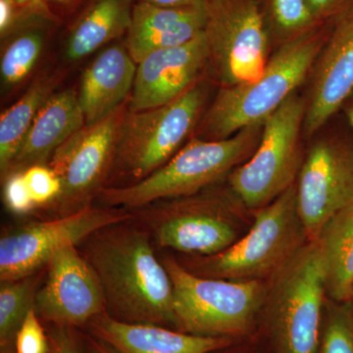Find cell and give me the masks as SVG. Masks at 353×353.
I'll use <instances>...</instances> for the list:
<instances>
[{
    "instance_id": "12",
    "label": "cell",
    "mask_w": 353,
    "mask_h": 353,
    "mask_svg": "<svg viewBox=\"0 0 353 353\" xmlns=\"http://www.w3.org/2000/svg\"><path fill=\"white\" fill-rule=\"evenodd\" d=\"M187 197L164 199L132 210L134 219L158 245L188 254L212 256L236 243V228L218 203Z\"/></svg>"
},
{
    "instance_id": "21",
    "label": "cell",
    "mask_w": 353,
    "mask_h": 353,
    "mask_svg": "<svg viewBox=\"0 0 353 353\" xmlns=\"http://www.w3.org/2000/svg\"><path fill=\"white\" fill-rule=\"evenodd\" d=\"M57 23L46 4L21 6L17 22L1 38L2 94L17 90L32 75Z\"/></svg>"
},
{
    "instance_id": "20",
    "label": "cell",
    "mask_w": 353,
    "mask_h": 353,
    "mask_svg": "<svg viewBox=\"0 0 353 353\" xmlns=\"http://www.w3.org/2000/svg\"><path fill=\"white\" fill-rule=\"evenodd\" d=\"M85 125L78 92L71 88L55 92L39 111L7 176L36 165H48L57 148Z\"/></svg>"
},
{
    "instance_id": "35",
    "label": "cell",
    "mask_w": 353,
    "mask_h": 353,
    "mask_svg": "<svg viewBox=\"0 0 353 353\" xmlns=\"http://www.w3.org/2000/svg\"><path fill=\"white\" fill-rule=\"evenodd\" d=\"M85 353H118L112 347H109L103 341L94 340L88 341Z\"/></svg>"
},
{
    "instance_id": "6",
    "label": "cell",
    "mask_w": 353,
    "mask_h": 353,
    "mask_svg": "<svg viewBox=\"0 0 353 353\" xmlns=\"http://www.w3.org/2000/svg\"><path fill=\"white\" fill-rule=\"evenodd\" d=\"M326 294L319 246L315 241H308L274 275L267 292L279 353H317Z\"/></svg>"
},
{
    "instance_id": "24",
    "label": "cell",
    "mask_w": 353,
    "mask_h": 353,
    "mask_svg": "<svg viewBox=\"0 0 353 353\" xmlns=\"http://www.w3.org/2000/svg\"><path fill=\"white\" fill-rule=\"evenodd\" d=\"M61 76L46 73L31 83L25 94L0 118V175L1 180L8 174L26 134L36 119L39 111L51 95L57 92Z\"/></svg>"
},
{
    "instance_id": "33",
    "label": "cell",
    "mask_w": 353,
    "mask_h": 353,
    "mask_svg": "<svg viewBox=\"0 0 353 353\" xmlns=\"http://www.w3.org/2000/svg\"><path fill=\"white\" fill-rule=\"evenodd\" d=\"M69 330L59 327L53 334L51 353H80L76 339L70 333Z\"/></svg>"
},
{
    "instance_id": "36",
    "label": "cell",
    "mask_w": 353,
    "mask_h": 353,
    "mask_svg": "<svg viewBox=\"0 0 353 353\" xmlns=\"http://www.w3.org/2000/svg\"><path fill=\"white\" fill-rule=\"evenodd\" d=\"M15 3L19 4V6H26V4L30 3H52V4H60V6H69V4L74 3L77 0H13Z\"/></svg>"
},
{
    "instance_id": "32",
    "label": "cell",
    "mask_w": 353,
    "mask_h": 353,
    "mask_svg": "<svg viewBox=\"0 0 353 353\" xmlns=\"http://www.w3.org/2000/svg\"><path fill=\"white\" fill-rule=\"evenodd\" d=\"M21 6L13 0H0V36H4L12 29L17 22Z\"/></svg>"
},
{
    "instance_id": "22",
    "label": "cell",
    "mask_w": 353,
    "mask_h": 353,
    "mask_svg": "<svg viewBox=\"0 0 353 353\" xmlns=\"http://www.w3.org/2000/svg\"><path fill=\"white\" fill-rule=\"evenodd\" d=\"M132 0H92L69 32L65 55L77 62L127 34Z\"/></svg>"
},
{
    "instance_id": "39",
    "label": "cell",
    "mask_w": 353,
    "mask_h": 353,
    "mask_svg": "<svg viewBox=\"0 0 353 353\" xmlns=\"http://www.w3.org/2000/svg\"></svg>"
},
{
    "instance_id": "7",
    "label": "cell",
    "mask_w": 353,
    "mask_h": 353,
    "mask_svg": "<svg viewBox=\"0 0 353 353\" xmlns=\"http://www.w3.org/2000/svg\"><path fill=\"white\" fill-rule=\"evenodd\" d=\"M296 205V183L268 205L259 209L252 229L224 252L208 256L203 277L260 280L276 273L306 243Z\"/></svg>"
},
{
    "instance_id": "37",
    "label": "cell",
    "mask_w": 353,
    "mask_h": 353,
    "mask_svg": "<svg viewBox=\"0 0 353 353\" xmlns=\"http://www.w3.org/2000/svg\"><path fill=\"white\" fill-rule=\"evenodd\" d=\"M347 112L348 121H350V126H352L353 130V102L352 104H350V106H348Z\"/></svg>"
},
{
    "instance_id": "9",
    "label": "cell",
    "mask_w": 353,
    "mask_h": 353,
    "mask_svg": "<svg viewBox=\"0 0 353 353\" xmlns=\"http://www.w3.org/2000/svg\"><path fill=\"white\" fill-rule=\"evenodd\" d=\"M205 9L208 64L218 82L231 87L259 78L271 36L261 0H209Z\"/></svg>"
},
{
    "instance_id": "18",
    "label": "cell",
    "mask_w": 353,
    "mask_h": 353,
    "mask_svg": "<svg viewBox=\"0 0 353 353\" xmlns=\"http://www.w3.org/2000/svg\"><path fill=\"white\" fill-rule=\"evenodd\" d=\"M90 333L118 353H212L228 347L229 338L196 336L153 324L127 323L108 313L88 323Z\"/></svg>"
},
{
    "instance_id": "8",
    "label": "cell",
    "mask_w": 353,
    "mask_h": 353,
    "mask_svg": "<svg viewBox=\"0 0 353 353\" xmlns=\"http://www.w3.org/2000/svg\"><path fill=\"white\" fill-rule=\"evenodd\" d=\"M307 103L290 95L263 122L256 150L232 171L230 185L246 208L260 209L296 183L301 168L299 137Z\"/></svg>"
},
{
    "instance_id": "23",
    "label": "cell",
    "mask_w": 353,
    "mask_h": 353,
    "mask_svg": "<svg viewBox=\"0 0 353 353\" xmlns=\"http://www.w3.org/2000/svg\"><path fill=\"white\" fill-rule=\"evenodd\" d=\"M315 241L324 264L327 294L336 303H352L353 205L334 216Z\"/></svg>"
},
{
    "instance_id": "17",
    "label": "cell",
    "mask_w": 353,
    "mask_h": 353,
    "mask_svg": "<svg viewBox=\"0 0 353 353\" xmlns=\"http://www.w3.org/2000/svg\"><path fill=\"white\" fill-rule=\"evenodd\" d=\"M205 6H160L143 1L134 4L125 44L134 63L154 51L182 46L199 36L205 26Z\"/></svg>"
},
{
    "instance_id": "38",
    "label": "cell",
    "mask_w": 353,
    "mask_h": 353,
    "mask_svg": "<svg viewBox=\"0 0 353 353\" xmlns=\"http://www.w3.org/2000/svg\"><path fill=\"white\" fill-rule=\"evenodd\" d=\"M352 303H353V285H352Z\"/></svg>"
},
{
    "instance_id": "16",
    "label": "cell",
    "mask_w": 353,
    "mask_h": 353,
    "mask_svg": "<svg viewBox=\"0 0 353 353\" xmlns=\"http://www.w3.org/2000/svg\"><path fill=\"white\" fill-rule=\"evenodd\" d=\"M306 109L307 134L321 129L353 92V6L334 20L323 46Z\"/></svg>"
},
{
    "instance_id": "27",
    "label": "cell",
    "mask_w": 353,
    "mask_h": 353,
    "mask_svg": "<svg viewBox=\"0 0 353 353\" xmlns=\"http://www.w3.org/2000/svg\"><path fill=\"white\" fill-rule=\"evenodd\" d=\"M319 353H353V303H328L323 322Z\"/></svg>"
},
{
    "instance_id": "3",
    "label": "cell",
    "mask_w": 353,
    "mask_h": 353,
    "mask_svg": "<svg viewBox=\"0 0 353 353\" xmlns=\"http://www.w3.org/2000/svg\"><path fill=\"white\" fill-rule=\"evenodd\" d=\"M262 124L221 141L190 139L163 166L134 185L105 188L99 199L109 208L132 211L164 199L192 196L248 159L259 145Z\"/></svg>"
},
{
    "instance_id": "5",
    "label": "cell",
    "mask_w": 353,
    "mask_h": 353,
    "mask_svg": "<svg viewBox=\"0 0 353 353\" xmlns=\"http://www.w3.org/2000/svg\"><path fill=\"white\" fill-rule=\"evenodd\" d=\"M204 99L203 90L196 85L165 105L139 111L128 108L106 188L134 185L166 164L199 125Z\"/></svg>"
},
{
    "instance_id": "29",
    "label": "cell",
    "mask_w": 353,
    "mask_h": 353,
    "mask_svg": "<svg viewBox=\"0 0 353 353\" xmlns=\"http://www.w3.org/2000/svg\"><path fill=\"white\" fill-rule=\"evenodd\" d=\"M16 353H48V339L34 307L30 310L16 336Z\"/></svg>"
},
{
    "instance_id": "14",
    "label": "cell",
    "mask_w": 353,
    "mask_h": 353,
    "mask_svg": "<svg viewBox=\"0 0 353 353\" xmlns=\"http://www.w3.org/2000/svg\"><path fill=\"white\" fill-rule=\"evenodd\" d=\"M46 275L34 301L37 314L46 321L73 328L106 313L99 278L76 245L55 253L46 266Z\"/></svg>"
},
{
    "instance_id": "11",
    "label": "cell",
    "mask_w": 353,
    "mask_h": 353,
    "mask_svg": "<svg viewBox=\"0 0 353 353\" xmlns=\"http://www.w3.org/2000/svg\"><path fill=\"white\" fill-rule=\"evenodd\" d=\"M121 208L92 205L55 219L32 223L0 239V281L18 280L43 270L53 255L70 245H80L102 228L132 219Z\"/></svg>"
},
{
    "instance_id": "30",
    "label": "cell",
    "mask_w": 353,
    "mask_h": 353,
    "mask_svg": "<svg viewBox=\"0 0 353 353\" xmlns=\"http://www.w3.org/2000/svg\"><path fill=\"white\" fill-rule=\"evenodd\" d=\"M2 182L6 208L14 214L24 215L37 208L26 183L24 172L10 174Z\"/></svg>"
},
{
    "instance_id": "15",
    "label": "cell",
    "mask_w": 353,
    "mask_h": 353,
    "mask_svg": "<svg viewBox=\"0 0 353 353\" xmlns=\"http://www.w3.org/2000/svg\"><path fill=\"white\" fill-rule=\"evenodd\" d=\"M208 64L203 32L182 46L154 51L137 64L130 110H145L175 101L197 85Z\"/></svg>"
},
{
    "instance_id": "10",
    "label": "cell",
    "mask_w": 353,
    "mask_h": 353,
    "mask_svg": "<svg viewBox=\"0 0 353 353\" xmlns=\"http://www.w3.org/2000/svg\"><path fill=\"white\" fill-rule=\"evenodd\" d=\"M128 108L129 101L101 122L85 125L53 153L48 165L62 185L61 194L50 206L57 217L92 205L105 189Z\"/></svg>"
},
{
    "instance_id": "34",
    "label": "cell",
    "mask_w": 353,
    "mask_h": 353,
    "mask_svg": "<svg viewBox=\"0 0 353 353\" xmlns=\"http://www.w3.org/2000/svg\"><path fill=\"white\" fill-rule=\"evenodd\" d=\"M139 1L148 2L160 6H190L197 4H205L209 0H139Z\"/></svg>"
},
{
    "instance_id": "2",
    "label": "cell",
    "mask_w": 353,
    "mask_h": 353,
    "mask_svg": "<svg viewBox=\"0 0 353 353\" xmlns=\"http://www.w3.org/2000/svg\"><path fill=\"white\" fill-rule=\"evenodd\" d=\"M325 25L285 41L259 78L222 87L197 125V138L221 141L245 128L262 124L296 94L307 76L326 43Z\"/></svg>"
},
{
    "instance_id": "25",
    "label": "cell",
    "mask_w": 353,
    "mask_h": 353,
    "mask_svg": "<svg viewBox=\"0 0 353 353\" xmlns=\"http://www.w3.org/2000/svg\"><path fill=\"white\" fill-rule=\"evenodd\" d=\"M46 272H37L18 280L1 282L0 285V347L10 352L25 318L34 307L37 292Z\"/></svg>"
},
{
    "instance_id": "31",
    "label": "cell",
    "mask_w": 353,
    "mask_h": 353,
    "mask_svg": "<svg viewBox=\"0 0 353 353\" xmlns=\"http://www.w3.org/2000/svg\"><path fill=\"white\" fill-rule=\"evenodd\" d=\"M309 10L317 24H326L336 20L341 14L353 6V0H306Z\"/></svg>"
},
{
    "instance_id": "28",
    "label": "cell",
    "mask_w": 353,
    "mask_h": 353,
    "mask_svg": "<svg viewBox=\"0 0 353 353\" xmlns=\"http://www.w3.org/2000/svg\"><path fill=\"white\" fill-rule=\"evenodd\" d=\"M24 176L37 208H50L61 194V181L48 165L30 167Z\"/></svg>"
},
{
    "instance_id": "1",
    "label": "cell",
    "mask_w": 353,
    "mask_h": 353,
    "mask_svg": "<svg viewBox=\"0 0 353 353\" xmlns=\"http://www.w3.org/2000/svg\"><path fill=\"white\" fill-rule=\"evenodd\" d=\"M81 245L101 283L108 315L176 328L171 278L145 227L132 218L102 228Z\"/></svg>"
},
{
    "instance_id": "19",
    "label": "cell",
    "mask_w": 353,
    "mask_h": 353,
    "mask_svg": "<svg viewBox=\"0 0 353 353\" xmlns=\"http://www.w3.org/2000/svg\"><path fill=\"white\" fill-rule=\"evenodd\" d=\"M136 73L126 44L109 46L94 58L83 72L78 92L85 125L101 122L129 101Z\"/></svg>"
},
{
    "instance_id": "26",
    "label": "cell",
    "mask_w": 353,
    "mask_h": 353,
    "mask_svg": "<svg viewBox=\"0 0 353 353\" xmlns=\"http://www.w3.org/2000/svg\"><path fill=\"white\" fill-rule=\"evenodd\" d=\"M269 31L285 41L319 25L306 0H261Z\"/></svg>"
},
{
    "instance_id": "4",
    "label": "cell",
    "mask_w": 353,
    "mask_h": 353,
    "mask_svg": "<svg viewBox=\"0 0 353 353\" xmlns=\"http://www.w3.org/2000/svg\"><path fill=\"white\" fill-rule=\"evenodd\" d=\"M162 262L173 285L179 331L215 338L250 331L268 292L259 280L203 277L170 257Z\"/></svg>"
},
{
    "instance_id": "13",
    "label": "cell",
    "mask_w": 353,
    "mask_h": 353,
    "mask_svg": "<svg viewBox=\"0 0 353 353\" xmlns=\"http://www.w3.org/2000/svg\"><path fill=\"white\" fill-rule=\"evenodd\" d=\"M296 205L309 241L334 216L353 205V150L324 141L309 150L296 183Z\"/></svg>"
}]
</instances>
